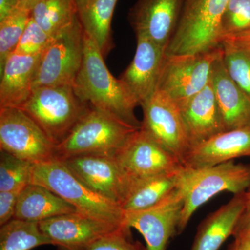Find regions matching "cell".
Here are the masks:
<instances>
[{
  "mask_svg": "<svg viewBox=\"0 0 250 250\" xmlns=\"http://www.w3.org/2000/svg\"><path fill=\"white\" fill-rule=\"evenodd\" d=\"M72 88L92 108L136 129L141 128V122L134 113L139 105L121 80L111 75L98 45L85 31L83 62Z\"/></svg>",
  "mask_w": 250,
  "mask_h": 250,
  "instance_id": "6da1fadb",
  "label": "cell"
},
{
  "mask_svg": "<svg viewBox=\"0 0 250 250\" xmlns=\"http://www.w3.org/2000/svg\"><path fill=\"white\" fill-rule=\"evenodd\" d=\"M250 187V164L230 161L200 168L184 166L178 186L183 195L184 207L177 233L183 232L197 208L212 197L225 191L236 195Z\"/></svg>",
  "mask_w": 250,
  "mask_h": 250,
  "instance_id": "7a4b0ae2",
  "label": "cell"
},
{
  "mask_svg": "<svg viewBox=\"0 0 250 250\" xmlns=\"http://www.w3.org/2000/svg\"><path fill=\"white\" fill-rule=\"evenodd\" d=\"M30 184H39L73 206L79 213L103 221L125 225L119 205L93 191L59 159L34 164Z\"/></svg>",
  "mask_w": 250,
  "mask_h": 250,
  "instance_id": "3957f363",
  "label": "cell"
},
{
  "mask_svg": "<svg viewBox=\"0 0 250 250\" xmlns=\"http://www.w3.org/2000/svg\"><path fill=\"white\" fill-rule=\"evenodd\" d=\"M139 129L90 108L66 139L56 146V159L83 155L116 157Z\"/></svg>",
  "mask_w": 250,
  "mask_h": 250,
  "instance_id": "277c9868",
  "label": "cell"
},
{
  "mask_svg": "<svg viewBox=\"0 0 250 250\" xmlns=\"http://www.w3.org/2000/svg\"><path fill=\"white\" fill-rule=\"evenodd\" d=\"M229 0H182L167 55L202 53L221 47L220 25Z\"/></svg>",
  "mask_w": 250,
  "mask_h": 250,
  "instance_id": "5b68a950",
  "label": "cell"
},
{
  "mask_svg": "<svg viewBox=\"0 0 250 250\" xmlns=\"http://www.w3.org/2000/svg\"><path fill=\"white\" fill-rule=\"evenodd\" d=\"M22 109L58 146L71 133L90 109L77 96L72 85H47L34 88Z\"/></svg>",
  "mask_w": 250,
  "mask_h": 250,
  "instance_id": "8992f818",
  "label": "cell"
},
{
  "mask_svg": "<svg viewBox=\"0 0 250 250\" xmlns=\"http://www.w3.org/2000/svg\"><path fill=\"white\" fill-rule=\"evenodd\" d=\"M84 54V30L78 16L52 36L41 53L33 89L47 85H72Z\"/></svg>",
  "mask_w": 250,
  "mask_h": 250,
  "instance_id": "52a82bcc",
  "label": "cell"
},
{
  "mask_svg": "<svg viewBox=\"0 0 250 250\" xmlns=\"http://www.w3.org/2000/svg\"><path fill=\"white\" fill-rule=\"evenodd\" d=\"M0 149L34 164L56 159L55 145L21 108H0Z\"/></svg>",
  "mask_w": 250,
  "mask_h": 250,
  "instance_id": "ba28073f",
  "label": "cell"
},
{
  "mask_svg": "<svg viewBox=\"0 0 250 250\" xmlns=\"http://www.w3.org/2000/svg\"><path fill=\"white\" fill-rule=\"evenodd\" d=\"M223 51L221 46L202 53L166 54L158 90L167 94L180 107L208 84L213 64Z\"/></svg>",
  "mask_w": 250,
  "mask_h": 250,
  "instance_id": "9c48e42d",
  "label": "cell"
},
{
  "mask_svg": "<svg viewBox=\"0 0 250 250\" xmlns=\"http://www.w3.org/2000/svg\"><path fill=\"white\" fill-rule=\"evenodd\" d=\"M141 106L143 113L141 129L183 164L190 145L178 104L167 94L158 90Z\"/></svg>",
  "mask_w": 250,
  "mask_h": 250,
  "instance_id": "30bf717a",
  "label": "cell"
},
{
  "mask_svg": "<svg viewBox=\"0 0 250 250\" xmlns=\"http://www.w3.org/2000/svg\"><path fill=\"white\" fill-rule=\"evenodd\" d=\"M61 161L93 191L120 207L129 195L133 181L115 156L83 155Z\"/></svg>",
  "mask_w": 250,
  "mask_h": 250,
  "instance_id": "8fae6325",
  "label": "cell"
},
{
  "mask_svg": "<svg viewBox=\"0 0 250 250\" xmlns=\"http://www.w3.org/2000/svg\"><path fill=\"white\" fill-rule=\"evenodd\" d=\"M183 207V195L177 187L150 208L125 213V225L143 235L148 250H166L170 238L178 234Z\"/></svg>",
  "mask_w": 250,
  "mask_h": 250,
  "instance_id": "7c38bea8",
  "label": "cell"
},
{
  "mask_svg": "<svg viewBox=\"0 0 250 250\" xmlns=\"http://www.w3.org/2000/svg\"><path fill=\"white\" fill-rule=\"evenodd\" d=\"M125 173L134 182L156 174L178 170L183 164L141 128L116 156Z\"/></svg>",
  "mask_w": 250,
  "mask_h": 250,
  "instance_id": "4fadbf2b",
  "label": "cell"
},
{
  "mask_svg": "<svg viewBox=\"0 0 250 250\" xmlns=\"http://www.w3.org/2000/svg\"><path fill=\"white\" fill-rule=\"evenodd\" d=\"M39 224L41 231L58 250L82 249L98 238L126 226L91 218L79 212L58 215Z\"/></svg>",
  "mask_w": 250,
  "mask_h": 250,
  "instance_id": "5bb4252c",
  "label": "cell"
},
{
  "mask_svg": "<svg viewBox=\"0 0 250 250\" xmlns=\"http://www.w3.org/2000/svg\"><path fill=\"white\" fill-rule=\"evenodd\" d=\"M136 39L134 59L120 80L141 106L158 90L166 48L147 38L137 36Z\"/></svg>",
  "mask_w": 250,
  "mask_h": 250,
  "instance_id": "9a60e30c",
  "label": "cell"
},
{
  "mask_svg": "<svg viewBox=\"0 0 250 250\" xmlns=\"http://www.w3.org/2000/svg\"><path fill=\"white\" fill-rule=\"evenodd\" d=\"M182 0H138L129 21L136 37L147 38L167 48L178 24Z\"/></svg>",
  "mask_w": 250,
  "mask_h": 250,
  "instance_id": "2e32d148",
  "label": "cell"
},
{
  "mask_svg": "<svg viewBox=\"0 0 250 250\" xmlns=\"http://www.w3.org/2000/svg\"><path fill=\"white\" fill-rule=\"evenodd\" d=\"M250 157V126L225 131L189 149L185 167L200 168Z\"/></svg>",
  "mask_w": 250,
  "mask_h": 250,
  "instance_id": "e0dca14e",
  "label": "cell"
},
{
  "mask_svg": "<svg viewBox=\"0 0 250 250\" xmlns=\"http://www.w3.org/2000/svg\"><path fill=\"white\" fill-rule=\"evenodd\" d=\"M179 108L190 148L226 131L210 81Z\"/></svg>",
  "mask_w": 250,
  "mask_h": 250,
  "instance_id": "ac0fdd59",
  "label": "cell"
},
{
  "mask_svg": "<svg viewBox=\"0 0 250 250\" xmlns=\"http://www.w3.org/2000/svg\"><path fill=\"white\" fill-rule=\"evenodd\" d=\"M210 82L226 131L250 126V98L229 74L223 51L213 64Z\"/></svg>",
  "mask_w": 250,
  "mask_h": 250,
  "instance_id": "d6986e66",
  "label": "cell"
},
{
  "mask_svg": "<svg viewBox=\"0 0 250 250\" xmlns=\"http://www.w3.org/2000/svg\"><path fill=\"white\" fill-rule=\"evenodd\" d=\"M13 54L0 70V108H22L31 95L41 59Z\"/></svg>",
  "mask_w": 250,
  "mask_h": 250,
  "instance_id": "ffe728a7",
  "label": "cell"
},
{
  "mask_svg": "<svg viewBox=\"0 0 250 250\" xmlns=\"http://www.w3.org/2000/svg\"><path fill=\"white\" fill-rule=\"evenodd\" d=\"M245 207V192L210 213L200 224L190 250H219L232 236Z\"/></svg>",
  "mask_w": 250,
  "mask_h": 250,
  "instance_id": "44dd1931",
  "label": "cell"
},
{
  "mask_svg": "<svg viewBox=\"0 0 250 250\" xmlns=\"http://www.w3.org/2000/svg\"><path fill=\"white\" fill-rule=\"evenodd\" d=\"M75 212L78 211L73 206L47 188L29 184L20 194L14 218L40 223Z\"/></svg>",
  "mask_w": 250,
  "mask_h": 250,
  "instance_id": "7402d4cb",
  "label": "cell"
},
{
  "mask_svg": "<svg viewBox=\"0 0 250 250\" xmlns=\"http://www.w3.org/2000/svg\"><path fill=\"white\" fill-rule=\"evenodd\" d=\"M118 0H76L77 16L83 30L103 57L113 47L111 22Z\"/></svg>",
  "mask_w": 250,
  "mask_h": 250,
  "instance_id": "603a6c76",
  "label": "cell"
},
{
  "mask_svg": "<svg viewBox=\"0 0 250 250\" xmlns=\"http://www.w3.org/2000/svg\"><path fill=\"white\" fill-rule=\"evenodd\" d=\"M182 168L134 181L121 206L124 213L147 209L162 201L178 187Z\"/></svg>",
  "mask_w": 250,
  "mask_h": 250,
  "instance_id": "cb8c5ba5",
  "label": "cell"
},
{
  "mask_svg": "<svg viewBox=\"0 0 250 250\" xmlns=\"http://www.w3.org/2000/svg\"><path fill=\"white\" fill-rule=\"evenodd\" d=\"M52 245L39 223L13 218L0 229V250H31Z\"/></svg>",
  "mask_w": 250,
  "mask_h": 250,
  "instance_id": "d4e9b609",
  "label": "cell"
},
{
  "mask_svg": "<svg viewBox=\"0 0 250 250\" xmlns=\"http://www.w3.org/2000/svg\"><path fill=\"white\" fill-rule=\"evenodd\" d=\"M76 0H41L31 10V17L53 36L77 18Z\"/></svg>",
  "mask_w": 250,
  "mask_h": 250,
  "instance_id": "484cf974",
  "label": "cell"
},
{
  "mask_svg": "<svg viewBox=\"0 0 250 250\" xmlns=\"http://www.w3.org/2000/svg\"><path fill=\"white\" fill-rule=\"evenodd\" d=\"M34 164L1 151L0 192L22 188L30 184Z\"/></svg>",
  "mask_w": 250,
  "mask_h": 250,
  "instance_id": "4316f807",
  "label": "cell"
},
{
  "mask_svg": "<svg viewBox=\"0 0 250 250\" xmlns=\"http://www.w3.org/2000/svg\"><path fill=\"white\" fill-rule=\"evenodd\" d=\"M30 18V11L18 9L0 21V70L14 53Z\"/></svg>",
  "mask_w": 250,
  "mask_h": 250,
  "instance_id": "83f0119b",
  "label": "cell"
},
{
  "mask_svg": "<svg viewBox=\"0 0 250 250\" xmlns=\"http://www.w3.org/2000/svg\"><path fill=\"white\" fill-rule=\"evenodd\" d=\"M223 60L230 76L250 98V52L245 47L223 43Z\"/></svg>",
  "mask_w": 250,
  "mask_h": 250,
  "instance_id": "f1b7e54d",
  "label": "cell"
},
{
  "mask_svg": "<svg viewBox=\"0 0 250 250\" xmlns=\"http://www.w3.org/2000/svg\"><path fill=\"white\" fill-rule=\"evenodd\" d=\"M249 31L250 0H229L221 20V42L225 38Z\"/></svg>",
  "mask_w": 250,
  "mask_h": 250,
  "instance_id": "f546056e",
  "label": "cell"
},
{
  "mask_svg": "<svg viewBox=\"0 0 250 250\" xmlns=\"http://www.w3.org/2000/svg\"><path fill=\"white\" fill-rule=\"evenodd\" d=\"M79 250H148L131 238V228L124 226Z\"/></svg>",
  "mask_w": 250,
  "mask_h": 250,
  "instance_id": "4dcf8cb0",
  "label": "cell"
},
{
  "mask_svg": "<svg viewBox=\"0 0 250 250\" xmlns=\"http://www.w3.org/2000/svg\"><path fill=\"white\" fill-rule=\"evenodd\" d=\"M52 37L31 17L14 53L27 56L40 54L48 45Z\"/></svg>",
  "mask_w": 250,
  "mask_h": 250,
  "instance_id": "1f68e13d",
  "label": "cell"
},
{
  "mask_svg": "<svg viewBox=\"0 0 250 250\" xmlns=\"http://www.w3.org/2000/svg\"><path fill=\"white\" fill-rule=\"evenodd\" d=\"M24 188L9 190V191L0 192V225L1 226L14 218L18 198Z\"/></svg>",
  "mask_w": 250,
  "mask_h": 250,
  "instance_id": "d6a6232c",
  "label": "cell"
},
{
  "mask_svg": "<svg viewBox=\"0 0 250 250\" xmlns=\"http://www.w3.org/2000/svg\"><path fill=\"white\" fill-rule=\"evenodd\" d=\"M232 236L234 241H239L250 236V187L245 191V207Z\"/></svg>",
  "mask_w": 250,
  "mask_h": 250,
  "instance_id": "836d02e7",
  "label": "cell"
},
{
  "mask_svg": "<svg viewBox=\"0 0 250 250\" xmlns=\"http://www.w3.org/2000/svg\"><path fill=\"white\" fill-rule=\"evenodd\" d=\"M227 43L229 45L235 46L238 47H250V31L231 37L225 38L222 41V44Z\"/></svg>",
  "mask_w": 250,
  "mask_h": 250,
  "instance_id": "e575fe53",
  "label": "cell"
},
{
  "mask_svg": "<svg viewBox=\"0 0 250 250\" xmlns=\"http://www.w3.org/2000/svg\"><path fill=\"white\" fill-rule=\"evenodd\" d=\"M18 9L17 0H0V21H3Z\"/></svg>",
  "mask_w": 250,
  "mask_h": 250,
  "instance_id": "d590c367",
  "label": "cell"
},
{
  "mask_svg": "<svg viewBox=\"0 0 250 250\" xmlns=\"http://www.w3.org/2000/svg\"><path fill=\"white\" fill-rule=\"evenodd\" d=\"M229 250H250V236L239 241H234Z\"/></svg>",
  "mask_w": 250,
  "mask_h": 250,
  "instance_id": "8d00e7d4",
  "label": "cell"
},
{
  "mask_svg": "<svg viewBox=\"0 0 250 250\" xmlns=\"http://www.w3.org/2000/svg\"><path fill=\"white\" fill-rule=\"evenodd\" d=\"M18 8L20 9L25 10V11H31L38 3L41 0H17Z\"/></svg>",
  "mask_w": 250,
  "mask_h": 250,
  "instance_id": "74e56055",
  "label": "cell"
},
{
  "mask_svg": "<svg viewBox=\"0 0 250 250\" xmlns=\"http://www.w3.org/2000/svg\"><path fill=\"white\" fill-rule=\"evenodd\" d=\"M245 48H247V49H249V51L250 52V47H245Z\"/></svg>",
  "mask_w": 250,
  "mask_h": 250,
  "instance_id": "f35d334b",
  "label": "cell"
},
{
  "mask_svg": "<svg viewBox=\"0 0 250 250\" xmlns=\"http://www.w3.org/2000/svg\"></svg>",
  "mask_w": 250,
  "mask_h": 250,
  "instance_id": "ab89813d",
  "label": "cell"
}]
</instances>
